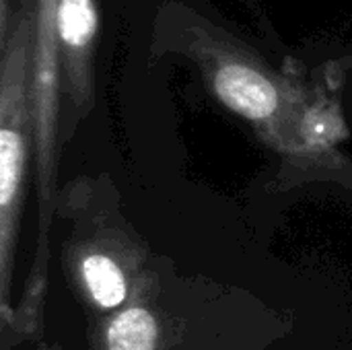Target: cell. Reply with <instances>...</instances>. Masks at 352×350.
<instances>
[{
	"label": "cell",
	"instance_id": "1",
	"mask_svg": "<svg viewBox=\"0 0 352 350\" xmlns=\"http://www.w3.org/2000/svg\"><path fill=\"white\" fill-rule=\"evenodd\" d=\"M173 35L171 45L200 70L214 97L272 146L293 151L311 144L309 126L326 116L299 85L202 14L177 12Z\"/></svg>",
	"mask_w": 352,
	"mask_h": 350
},
{
	"label": "cell",
	"instance_id": "2",
	"mask_svg": "<svg viewBox=\"0 0 352 350\" xmlns=\"http://www.w3.org/2000/svg\"><path fill=\"white\" fill-rule=\"evenodd\" d=\"M33 0H16L0 35V316L14 326L10 307L16 241L25 202L27 165L33 153Z\"/></svg>",
	"mask_w": 352,
	"mask_h": 350
},
{
	"label": "cell",
	"instance_id": "3",
	"mask_svg": "<svg viewBox=\"0 0 352 350\" xmlns=\"http://www.w3.org/2000/svg\"><path fill=\"white\" fill-rule=\"evenodd\" d=\"M35 8V58H33V159L39 225L50 227L56 194L58 124L62 103V78L56 41L58 0H33Z\"/></svg>",
	"mask_w": 352,
	"mask_h": 350
},
{
	"label": "cell",
	"instance_id": "4",
	"mask_svg": "<svg viewBox=\"0 0 352 350\" xmlns=\"http://www.w3.org/2000/svg\"><path fill=\"white\" fill-rule=\"evenodd\" d=\"M107 231L91 237H76L64 252L66 270L80 299L99 316H113L124 307L142 301L146 274L126 235Z\"/></svg>",
	"mask_w": 352,
	"mask_h": 350
},
{
	"label": "cell",
	"instance_id": "5",
	"mask_svg": "<svg viewBox=\"0 0 352 350\" xmlns=\"http://www.w3.org/2000/svg\"><path fill=\"white\" fill-rule=\"evenodd\" d=\"M101 35L99 0H58L56 41L62 78V99L74 122L95 105V68Z\"/></svg>",
	"mask_w": 352,
	"mask_h": 350
},
{
	"label": "cell",
	"instance_id": "6",
	"mask_svg": "<svg viewBox=\"0 0 352 350\" xmlns=\"http://www.w3.org/2000/svg\"><path fill=\"white\" fill-rule=\"evenodd\" d=\"M99 350H167L165 324L146 299L136 301L103 320Z\"/></svg>",
	"mask_w": 352,
	"mask_h": 350
},
{
	"label": "cell",
	"instance_id": "7",
	"mask_svg": "<svg viewBox=\"0 0 352 350\" xmlns=\"http://www.w3.org/2000/svg\"><path fill=\"white\" fill-rule=\"evenodd\" d=\"M16 0H0V35L6 33L10 17H12V8H14Z\"/></svg>",
	"mask_w": 352,
	"mask_h": 350
},
{
	"label": "cell",
	"instance_id": "8",
	"mask_svg": "<svg viewBox=\"0 0 352 350\" xmlns=\"http://www.w3.org/2000/svg\"><path fill=\"white\" fill-rule=\"evenodd\" d=\"M52 350H60V349H58V347H54V349H52Z\"/></svg>",
	"mask_w": 352,
	"mask_h": 350
}]
</instances>
